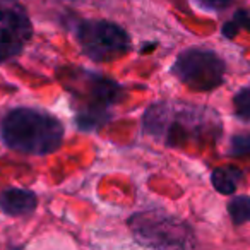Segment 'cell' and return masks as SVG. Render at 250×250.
Masks as SVG:
<instances>
[{
	"label": "cell",
	"instance_id": "obj_12",
	"mask_svg": "<svg viewBox=\"0 0 250 250\" xmlns=\"http://www.w3.org/2000/svg\"><path fill=\"white\" fill-rule=\"evenodd\" d=\"M204 7L212 9V11H218V9H225L226 5L231 4V0H199Z\"/></svg>",
	"mask_w": 250,
	"mask_h": 250
},
{
	"label": "cell",
	"instance_id": "obj_8",
	"mask_svg": "<svg viewBox=\"0 0 250 250\" xmlns=\"http://www.w3.org/2000/svg\"><path fill=\"white\" fill-rule=\"evenodd\" d=\"M229 218L235 225H245L250 221V197L249 195H236L228 204Z\"/></svg>",
	"mask_w": 250,
	"mask_h": 250
},
{
	"label": "cell",
	"instance_id": "obj_1",
	"mask_svg": "<svg viewBox=\"0 0 250 250\" xmlns=\"http://www.w3.org/2000/svg\"><path fill=\"white\" fill-rule=\"evenodd\" d=\"M0 134L5 146L18 153L46 156L62 144L63 125L43 110L14 108L2 120Z\"/></svg>",
	"mask_w": 250,
	"mask_h": 250
},
{
	"label": "cell",
	"instance_id": "obj_10",
	"mask_svg": "<svg viewBox=\"0 0 250 250\" xmlns=\"http://www.w3.org/2000/svg\"><path fill=\"white\" fill-rule=\"evenodd\" d=\"M242 28L250 31V12H247V11L236 12L235 18L223 26V35L228 36V38H233V36L238 33V29H242Z\"/></svg>",
	"mask_w": 250,
	"mask_h": 250
},
{
	"label": "cell",
	"instance_id": "obj_3",
	"mask_svg": "<svg viewBox=\"0 0 250 250\" xmlns=\"http://www.w3.org/2000/svg\"><path fill=\"white\" fill-rule=\"evenodd\" d=\"M173 74L194 91H211L225 79V62L211 50L190 48L180 53L173 63Z\"/></svg>",
	"mask_w": 250,
	"mask_h": 250
},
{
	"label": "cell",
	"instance_id": "obj_7",
	"mask_svg": "<svg viewBox=\"0 0 250 250\" xmlns=\"http://www.w3.org/2000/svg\"><path fill=\"white\" fill-rule=\"evenodd\" d=\"M240 180H242V171L236 170L235 167H219L211 173L212 187L219 194H225V195L235 194Z\"/></svg>",
	"mask_w": 250,
	"mask_h": 250
},
{
	"label": "cell",
	"instance_id": "obj_2",
	"mask_svg": "<svg viewBox=\"0 0 250 250\" xmlns=\"http://www.w3.org/2000/svg\"><path fill=\"white\" fill-rule=\"evenodd\" d=\"M132 235L141 245L153 249H187L194 245L192 229L184 221L161 211L137 212L129 219Z\"/></svg>",
	"mask_w": 250,
	"mask_h": 250
},
{
	"label": "cell",
	"instance_id": "obj_11",
	"mask_svg": "<svg viewBox=\"0 0 250 250\" xmlns=\"http://www.w3.org/2000/svg\"><path fill=\"white\" fill-rule=\"evenodd\" d=\"M229 154H231V156L250 154V132L238 134V136L231 137V143H229Z\"/></svg>",
	"mask_w": 250,
	"mask_h": 250
},
{
	"label": "cell",
	"instance_id": "obj_9",
	"mask_svg": "<svg viewBox=\"0 0 250 250\" xmlns=\"http://www.w3.org/2000/svg\"><path fill=\"white\" fill-rule=\"evenodd\" d=\"M235 115L243 122H250V86H245L233 98Z\"/></svg>",
	"mask_w": 250,
	"mask_h": 250
},
{
	"label": "cell",
	"instance_id": "obj_5",
	"mask_svg": "<svg viewBox=\"0 0 250 250\" xmlns=\"http://www.w3.org/2000/svg\"><path fill=\"white\" fill-rule=\"evenodd\" d=\"M31 31V22L19 5H0V62L19 55Z\"/></svg>",
	"mask_w": 250,
	"mask_h": 250
},
{
	"label": "cell",
	"instance_id": "obj_4",
	"mask_svg": "<svg viewBox=\"0 0 250 250\" xmlns=\"http://www.w3.org/2000/svg\"><path fill=\"white\" fill-rule=\"evenodd\" d=\"M77 38L83 52L98 62L117 60L130 48V40L125 29L110 21L81 22Z\"/></svg>",
	"mask_w": 250,
	"mask_h": 250
},
{
	"label": "cell",
	"instance_id": "obj_6",
	"mask_svg": "<svg viewBox=\"0 0 250 250\" xmlns=\"http://www.w3.org/2000/svg\"><path fill=\"white\" fill-rule=\"evenodd\" d=\"M38 199L26 188H7L0 192V209L9 216H22L35 211Z\"/></svg>",
	"mask_w": 250,
	"mask_h": 250
}]
</instances>
